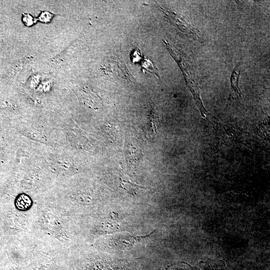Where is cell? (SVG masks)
I'll return each instance as SVG.
<instances>
[{
  "label": "cell",
  "mask_w": 270,
  "mask_h": 270,
  "mask_svg": "<svg viewBox=\"0 0 270 270\" xmlns=\"http://www.w3.org/2000/svg\"><path fill=\"white\" fill-rule=\"evenodd\" d=\"M164 44L170 54L175 60L182 72L186 83L191 92L195 102L198 108H202L204 106L202 102L200 95V91L198 86L195 80L191 76L188 67L186 62L180 54L170 44L164 40Z\"/></svg>",
  "instance_id": "1"
},
{
  "label": "cell",
  "mask_w": 270,
  "mask_h": 270,
  "mask_svg": "<svg viewBox=\"0 0 270 270\" xmlns=\"http://www.w3.org/2000/svg\"><path fill=\"white\" fill-rule=\"evenodd\" d=\"M102 68L104 74L111 78L124 82H130L133 78L124 64L114 56L106 59Z\"/></svg>",
  "instance_id": "2"
},
{
  "label": "cell",
  "mask_w": 270,
  "mask_h": 270,
  "mask_svg": "<svg viewBox=\"0 0 270 270\" xmlns=\"http://www.w3.org/2000/svg\"><path fill=\"white\" fill-rule=\"evenodd\" d=\"M158 8L168 21L182 32L191 36H198V30L184 16L172 10L160 6Z\"/></svg>",
  "instance_id": "3"
},
{
  "label": "cell",
  "mask_w": 270,
  "mask_h": 270,
  "mask_svg": "<svg viewBox=\"0 0 270 270\" xmlns=\"http://www.w3.org/2000/svg\"><path fill=\"white\" fill-rule=\"evenodd\" d=\"M240 64H238L233 70L230 76V95L234 99L242 98V93L238 86V80L240 76Z\"/></svg>",
  "instance_id": "4"
},
{
  "label": "cell",
  "mask_w": 270,
  "mask_h": 270,
  "mask_svg": "<svg viewBox=\"0 0 270 270\" xmlns=\"http://www.w3.org/2000/svg\"><path fill=\"white\" fill-rule=\"evenodd\" d=\"M141 66L144 70H146L156 75L158 78L160 77L158 69L149 59L144 57L142 60Z\"/></svg>",
  "instance_id": "5"
}]
</instances>
